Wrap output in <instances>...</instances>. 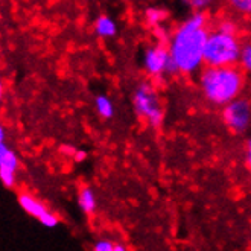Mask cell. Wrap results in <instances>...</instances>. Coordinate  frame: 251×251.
<instances>
[{
    "label": "cell",
    "instance_id": "obj_1",
    "mask_svg": "<svg viewBox=\"0 0 251 251\" xmlns=\"http://www.w3.org/2000/svg\"><path fill=\"white\" fill-rule=\"evenodd\" d=\"M200 87L204 98L216 107H226L239 99L244 87V75L239 69L207 67L200 76Z\"/></svg>",
    "mask_w": 251,
    "mask_h": 251
},
{
    "label": "cell",
    "instance_id": "obj_2",
    "mask_svg": "<svg viewBox=\"0 0 251 251\" xmlns=\"http://www.w3.org/2000/svg\"><path fill=\"white\" fill-rule=\"evenodd\" d=\"M207 29H190L181 25L174 34L169 53L178 73H194L204 63V49L209 38Z\"/></svg>",
    "mask_w": 251,
    "mask_h": 251
},
{
    "label": "cell",
    "instance_id": "obj_3",
    "mask_svg": "<svg viewBox=\"0 0 251 251\" xmlns=\"http://www.w3.org/2000/svg\"><path fill=\"white\" fill-rule=\"evenodd\" d=\"M242 46L236 35L210 32L204 49V64L207 67H231L239 63Z\"/></svg>",
    "mask_w": 251,
    "mask_h": 251
},
{
    "label": "cell",
    "instance_id": "obj_4",
    "mask_svg": "<svg viewBox=\"0 0 251 251\" xmlns=\"http://www.w3.org/2000/svg\"><path fill=\"white\" fill-rule=\"evenodd\" d=\"M132 105H134L136 114L143 119L150 126L158 128L165 121V111L161 107V100L150 82H142L137 85L132 95Z\"/></svg>",
    "mask_w": 251,
    "mask_h": 251
},
{
    "label": "cell",
    "instance_id": "obj_5",
    "mask_svg": "<svg viewBox=\"0 0 251 251\" xmlns=\"http://www.w3.org/2000/svg\"><path fill=\"white\" fill-rule=\"evenodd\" d=\"M143 69L152 78H158L163 76L166 73H178V69L174 64L169 49H166L161 44H157V46H151L148 48L143 53Z\"/></svg>",
    "mask_w": 251,
    "mask_h": 251
},
{
    "label": "cell",
    "instance_id": "obj_6",
    "mask_svg": "<svg viewBox=\"0 0 251 251\" xmlns=\"http://www.w3.org/2000/svg\"><path fill=\"white\" fill-rule=\"evenodd\" d=\"M223 122L234 134H244L251 126V104L245 99H236L223 108Z\"/></svg>",
    "mask_w": 251,
    "mask_h": 251
},
{
    "label": "cell",
    "instance_id": "obj_7",
    "mask_svg": "<svg viewBox=\"0 0 251 251\" xmlns=\"http://www.w3.org/2000/svg\"><path fill=\"white\" fill-rule=\"evenodd\" d=\"M19 205L29 215L35 218L38 223L48 228H53L60 224V219L58 216L46 207V204H43L38 198H35L32 194L29 192H22L19 194Z\"/></svg>",
    "mask_w": 251,
    "mask_h": 251
},
{
    "label": "cell",
    "instance_id": "obj_8",
    "mask_svg": "<svg viewBox=\"0 0 251 251\" xmlns=\"http://www.w3.org/2000/svg\"><path fill=\"white\" fill-rule=\"evenodd\" d=\"M20 168V160L14 150L6 145L0 143V180L8 189H12L17 183V172Z\"/></svg>",
    "mask_w": 251,
    "mask_h": 251
},
{
    "label": "cell",
    "instance_id": "obj_9",
    "mask_svg": "<svg viewBox=\"0 0 251 251\" xmlns=\"http://www.w3.org/2000/svg\"><path fill=\"white\" fill-rule=\"evenodd\" d=\"M78 205L85 215H93L98 209V198L92 187H82L78 192Z\"/></svg>",
    "mask_w": 251,
    "mask_h": 251
},
{
    "label": "cell",
    "instance_id": "obj_10",
    "mask_svg": "<svg viewBox=\"0 0 251 251\" xmlns=\"http://www.w3.org/2000/svg\"><path fill=\"white\" fill-rule=\"evenodd\" d=\"M95 32L102 38H111L117 34V25L108 16H99L95 22Z\"/></svg>",
    "mask_w": 251,
    "mask_h": 251
},
{
    "label": "cell",
    "instance_id": "obj_11",
    "mask_svg": "<svg viewBox=\"0 0 251 251\" xmlns=\"http://www.w3.org/2000/svg\"><path fill=\"white\" fill-rule=\"evenodd\" d=\"M95 108L102 119H111V117L114 116L113 100L107 95H98L95 98Z\"/></svg>",
    "mask_w": 251,
    "mask_h": 251
},
{
    "label": "cell",
    "instance_id": "obj_12",
    "mask_svg": "<svg viewBox=\"0 0 251 251\" xmlns=\"http://www.w3.org/2000/svg\"><path fill=\"white\" fill-rule=\"evenodd\" d=\"M239 63H241L244 70L251 73V43H247V44H244V46H242Z\"/></svg>",
    "mask_w": 251,
    "mask_h": 251
},
{
    "label": "cell",
    "instance_id": "obj_13",
    "mask_svg": "<svg viewBox=\"0 0 251 251\" xmlns=\"http://www.w3.org/2000/svg\"><path fill=\"white\" fill-rule=\"evenodd\" d=\"M228 2L236 11L251 16V0H228Z\"/></svg>",
    "mask_w": 251,
    "mask_h": 251
},
{
    "label": "cell",
    "instance_id": "obj_14",
    "mask_svg": "<svg viewBox=\"0 0 251 251\" xmlns=\"http://www.w3.org/2000/svg\"><path fill=\"white\" fill-rule=\"evenodd\" d=\"M114 245L116 242L110 239H99L93 244L92 251H114Z\"/></svg>",
    "mask_w": 251,
    "mask_h": 251
},
{
    "label": "cell",
    "instance_id": "obj_15",
    "mask_svg": "<svg viewBox=\"0 0 251 251\" xmlns=\"http://www.w3.org/2000/svg\"><path fill=\"white\" fill-rule=\"evenodd\" d=\"M218 31L219 32H224V34H230V35H236V26L233 22L226 20L218 26Z\"/></svg>",
    "mask_w": 251,
    "mask_h": 251
},
{
    "label": "cell",
    "instance_id": "obj_16",
    "mask_svg": "<svg viewBox=\"0 0 251 251\" xmlns=\"http://www.w3.org/2000/svg\"><path fill=\"white\" fill-rule=\"evenodd\" d=\"M146 17H148V20H150L151 23H158L161 19L165 17V12L160 11V9H148Z\"/></svg>",
    "mask_w": 251,
    "mask_h": 251
},
{
    "label": "cell",
    "instance_id": "obj_17",
    "mask_svg": "<svg viewBox=\"0 0 251 251\" xmlns=\"http://www.w3.org/2000/svg\"><path fill=\"white\" fill-rule=\"evenodd\" d=\"M184 2H186L187 5H190L192 8L201 9V8H204L205 5H209L210 0H184Z\"/></svg>",
    "mask_w": 251,
    "mask_h": 251
},
{
    "label": "cell",
    "instance_id": "obj_18",
    "mask_svg": "<svg viewBox=\"0 0 251 251\" xmlns=\"http://www.w3.org/2000/svg\"><path fill=\"white\" fill-rule=\"evenodd\" d=\"M245 165L251 169V137L248 139L245 146Z\"/></svg>",
    "mask_w": 251,
    "mask_h": 251
},
{
    "label": "cell",
    "instance_id": "obj_19",
    "mask_svg": "<svg viewBox=\"0 0 251 251\" xmlns=\"http://www.w3.org/2000/svg\"><path fill=\"white\" fill-rule=\"evenodd\" d=\"M73 158H75L76 163H81V161H84L87 158V152L84 150H76L75 155H73Z\"/></svg>",
    "mask_w": 251,
    "mask_h": 251
},
{
    "label": "cell",
    "instance_id": "obj_20",
    "mask_svg": "<svg viewBox=\"0 0 251 251\" xmlns=\"http://www.w3.org/2000/svg\"><path fill=\"white\" fill-rule=\"evenodd\" d=\"M114 251H128V248H126V245H125V244H122V242H116V245H114Z\"/></svg>",
    "mask_w": 251,
    "mask_h": 251
},
{
    "label": "cell",
    "instance_id": "obj_21",
    "mask_svg": "<svg viewBox=\"0 0 251 251\" xmlns=\"http://www.w3.org/2000/svg\"><path fill=\"white\" fill-rule=\"evenodd\" d=\"M0 143H6V129H5V126L0 128Z\"/></svg>",
    "mask_w": 251,
    "mask_h": 251
}]
</instances>
